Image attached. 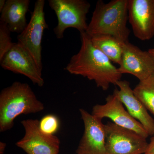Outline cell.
Wrapping results in <instances>:
<instances>
[{"label": "cell", "mask_w": 154, "mask_h": 154, "mask_svg": "<svg viewBox=\"0 0 154 154\" xmlns=\"http://www.w3.org/2000/svg\"><path fill=\"white\" fill-rule=\"evenodd\" d=\"M80 33L79 51L72 57L64 69L72 75H81L96 83L103 91L121 80L122 75L111 60L96 48L85 32Z\"/></svg>", "instance_id": "cell-1"}, {"label": "cell", "mask_w": 154, "mask_h": 154, "mask_svg": "<svg viewBox=\"0 0 154 154\" xmlns=\"http://www.w3.org/2000/svg\"><path fill=\"white\" fill-rule=\"evenodd\" d=\"M128 2V0H112L107 3L98 1L86 34L91 37L110 35L123 43L129 41L130 30L127 27Z\"/></svg>", "instance_id": "cell-2"}, {"label": "cell", "mask_w": 154, "mask_h": 154, "mask_svg": "<svg viewBox=\"0 0 154 154\" xmlns=\"http://www.w3.org/2000/svg\"><path fill=\"white\" fill-rule=\"evenodd\" d=\"M44 109V104L28 84L15 82L0 94V131L11 129L19 116L38 113Z\"/></svg>", "instance_id": "cell-3"}, {"label": "cell", "mask_w": 154, "mask_h": 154, "mask_svg": "<svg viewBox=\"0 0 154 154\" xmlns=\"http://www.w3.org/2000/svg\"><path fill=\"white\" fill-rule=\"evenodd\" d=\"M49 7L55 12L57 25L54 29L57 38H63L67 28L76 29L80 33L86 32L88 28L87 15L91 8L86 0H49Z\"/></svg>", "instance_id": "cell-4"}, {"label": "cell", "mask_w": 154, "mask_h": 154, "mask_svg": "<svg viewBox=\"0 0 154 154\" xmlns=\"http://www.w3.org/2000/svg\"><path fill=\"white\" fill-rule=\"evenodd\" d=\"M106 154H144L148 143L146 138L131 130L111 122L105 125Z\"/></svg>", "instance_id": "cell-5"}, {"label": "cell", "mask_w": 154, "mask_h": 154, "mask_svg": "<svg viewBox=\"0 0 154 154\" xmlns=\"http://www.w3.org/2000/svg\"><path fill=\"white\" fill-rule=\"evenodd\" d=\"M44 0H37L34 4L30 22L17 36L18 42L32 56L40 70H42V41L44 30L48 28L44 13Z\"/></svg>", "instance_id": "cell-6"}, {"label": "cell", "mask_w": 154, "mask_h": 154, "mask_svg": "<svg viewBox=\"0 0 154 154\" xmlns=\"http://www.w3.org/2000/svg\"><path fill=\"white\" fill-rule=\"evenodd\" d=\"M37 119H28L21 122L25 133L16 143L28 154H58L60 141L54 135L45 134L39 127Z\"/></svg>", "instance_id": "cell-7"}, {"label": "cell", "mask_w": 154, "mask_h": 154, "mask_svg": "<svg viewBox=\"0 0 154 154\" xmlns=\"http://www.w3.org/2000/svg\"><path fill=\"white\" fill-rule=\"evenodd\" d=\"M0 62L5 69L25 76L38 87L44 85L42 71L38 68L32 56L18 42L14 43Z\"/></svg>", "instance_id": "cell-8"}, {"label": "cell", "mask_w": 154, "mask_h": 154, "mask_svg": "<svg viewBox=\"0 0 154 154\" xmlns=\"http://www.w3.org/2000/svg\"><path fill=\"white\" fill-rule=\"evenodd\" d=\"M118 68L121 74H129L140 82L154 74V61L148 51H143L129 41L124 43L121 63Z\"/></svg>", "instance_id": "cell-9"}, {"label": "cell", "mask_w": 154, "mask_h": 154, "mask_svg": "<svg viewBox=\"0 0 154 154\" xmlns=\"http://www.w3.org/2000/svg\"><path fill=\"white\" fill-rule=\"evenodd\" d=\"M92 114L102 120L104 118L110 119L116 125L133 131L146 138L149 137L140 122L125 110L123 104L113 94L107 96L104 105H94Z\"/></svg>", "instance_id": "cell-10"}, {"label": "cell", "mask_w": 154, "mask_h": 154, "mask_svg": "<svg viewBox=\"0 0 154 154\" xmlns=\"http://www.w3.org/2000/svg\"><path fill=\"white\" fill-rule=\"evenodd\" d=\"M85 130L76 151L77 154H106L105 125L102 119L80 108Z\"/></svg>", "instance_id": "cell-11"}, {"label": "cell", "mask_w": 154, "mask_h": 154, "mask_svg": "<svg viewBox=\"0 0 154 154\" xmlns=\"http://www.w3.org/2000/svg\"><path fill=\"white\" fill-rule=\"evenodd\" d=\"M128 19L136 37L142 41L154 36V0H128Z\"/></svg>", "instance_id": "cell-12"}, {"label": "cell", "mask_w": 154, "mask_h": 154, "mask_svg": "<svg viewBox=\"0 0 154 154\" xmlns=\"http://www.w3.org/2000/svg\"><path fill=\"white\" fill-rule=\"evenodd\" d=\"M119 89L113 91L114 95L125 106L128 112L142 124L149 136L154 135V119L147 109L134 93L129 82L120 80L116 83Z\"/></svg>", "instance_id": "cell-13"}, {"label": "cell", "mask_w": 154, "mask_h": 154, "mask_svg": "<svg viewBox=\"0 0 154 154\" xmlns=\"http://www.w3.org/2000/svg\"><path fill=\"white\" fill-rule=\"evenodd\" d=\"M30 2V0H7L1 12L0 21L6 24L11 32L20 34L28 24L26 15Z\"/></svg>", "instance_id": "cell-14"}, {"label": "cell", "mask_w": 154, "mask_h": 154, "mask_svg": "<svg viewBox=\"0 0 154 154\" xmlns=\"http://www.w3.org/2000/svg\"><path fill=\"white\" fill-rule=\"evenodd\" d=\"M91 38L94 46L105 54L111 62L120 64L124 43L110 35H96Z\"/></svg>", "instance_id": "cell-15"}, {"label": "cell", "mask_w": 154, "mask_h": 154, "mask_svg": "<svg viewBox=\"0 0 154 154\" xmlns=\"http://www.w3.org/2000/svg\"><path fill=\"white\" fill-rule=\"evenodd\" d=\"M133 91L147 110L154 115V74L140 82Z\"/></svg>", "instance_id": "cell-16"}, {"label": "cell", "mask_w": 154, "mask_h": 154, "mask_svg": "<svg viewBox=\"0 0 154 154\" xmlns=\"http://www.w3.org/2000/svg\"><path fill=\"white\" fill-rule=\"evenodd\" d=\"M11 33L7 25L0 21V60L11 49L14 44L11 39Z\"/></svg>", "instance_id": "cell-17"}, {"label": "cell", "mask_w": 154, "mask_h": 154, "mask_svg": "<svg viewBox=\"0 0 154 154\" xmlns=\"http://www.w3.org/2000/svg\"><path fill=\"white\" fill-rule=\"evenodd\" d=\"M58 118L53 114L45 116L39 122V127L45 134L54 135L59 128Z\"/></svg>", "instance_id": "cell-18"}, {"label": "cell", "mask_w": 154, "mask_h": 154, "mask_svg": "<svg viewBox=\"0 0 154 154\" xmlns=\"http://www.w3.org/2000/svg\"><path fill=\"white\" fill-rule=\"evenodd\" d=\"M144 154H154V135L151 138L150 141L148 143L147 148Z\"/></svg>", "instance_id": "cell-19"}, {"label": "cell", "mask_w": 154, "mask_h": 154, "mask_svg": "<svg viewBox=\"0 0 154 154\" xmlns=\"http://www.w3.org/2000/svg\"><path fill=\"white\" fill-rule=\"evenodd\" d=\"M6 146H7V144L5 143L0 142V154H4Z\"/></svg>", "instance_id": "cell-20"}, {"label": "cell", "mask_w": 154, "mask_h": 154, "mask_svg": "<svg viewBox=\"0 0 154 154\" xmlns=\"http://www.w3.org/2000/svg\"><path fill=\"white\" fill-rule=\"evenodd\" d=\"M6 3V0H0V12L2 11L5 6Z\"/></svg>", "instance_id": "cell-21"}, {"label": "cell", "mask_w": 154, "mask_h": 154, "mask_svg": "<svg viewBox=\"0 0 154 154\" xmlns=\"http://www.w3.org/2000/svg\"><path fill=\"white\" fill-rule=\"evenodd\" d=\"M148 51L149 53L150 54L153 60L154 61V48L149 49Z\"/></svg>", "instance_id": "cell-22"}]
</instances>
